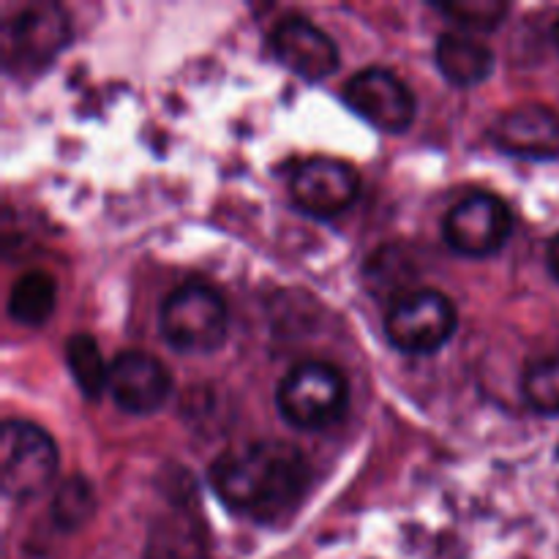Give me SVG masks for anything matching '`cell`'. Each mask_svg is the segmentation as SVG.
Instances as JSON below:
<instances>
[{
    "label": "cell",
    "instance_id": "obj_1",
    "mask_svg": "<svg viewBox=\"0 0 559 559\" xmlns=\"http://www.w3.org/2000/svg\"><path fill=\"white\" fill-rule=\"evenodd\" d=\"M207 480L229 511L260 524L287 519L311 484L306 453L287 440H254L229 448L207 467Z\"/></svg>",
    "mask_w": 559,
    "mask_h": 559
},
{
    "label": "cell",
    "instance_id": "obj_2",
    "mask_svg": "<svg viewBox=\"0 0 559 559\" xmlns=\"http://www.w3.org/2000/svg\"><path fill=\"white\" fill-rule=\"evenodd\" d=\"M71 41V20L58 3H9L0 22V60L5 74H41Z\"/></svg>",
    "mask_w": 559,
    "mask_h": 559
},
{
    "label": "cell",
    "instance_id": "obj_3",
    "mask_svg": "<svg viewBox=\"0 0 559 559\" xmlns=\"http://www.w3.org/2000/svg\"><path fill=\"white\" fill-rule=\"evenodd\" d=\"M347 404V380L336 366L322 360H304L278 382V415L298 431H322L338 424Z\"/></svg>",
    "mask_w": 559,
    "mask_h": 559
},
{
    "label": "cell",
    "instance_id": "obj_4",
    "mask_svg": "<svg viewBox=\"0 0 559 559\" xmlns=\"http://www.w3.org/2000/svg\"><path fill=\"white\" fill-rule=\"evenodd\" d=\"M227 306L222 295L200 282L180 284L158 309V331L183 355H211L227 338Z\"/></svg>",
    "mask_w": 559,
    "mask_h": 559
},
{
    "label": "cell",
    "instance_id": "obj_5",
    "mask_svg": "<svg viewBox=\"0 0 559 559\" xmlns=\"http://www.w3.org/2000/svg\"><path fill=\"white\" fill-rule=\"evenodd\" d=\"M58 475V445L31 420H5L0 429V486L5 500L31 502Z\"/></svg>",
    "mask_w": 559,
    "mask_h": 559
},
{
    "label": "cell",
    "instance_id": "obj_6",
    "mask_svg": "<svg viewBox=\"0 0 559 559\" xmlns=\"http://www.w3.org/2000/svg\"><path fill=\"white\" fill-rule=\"evenodd\" d=\"M456 306L437 289H407L385 311V336L404 355H435L456 333Z\"/></svg>",
    "mask_w": 559,
    "mask_h": 559
},
{
    "label": "cell",
    "instance_id": "obj_7",
    "mask_svg": "<svg viewBox=\"0 0 559 559\" xmlns=\"http://www.w3.org/2000/svg\"><path fill=\"white\" fill-rule=\"evenodd\" d=\"M513 233V213L500 197L469 194L459 200L442 218V238L456 254L480 260L508 243Z\"/></svg>",
    "mask_w": 559,
    "mask_h": 559
},
{
    "label": "cell",
    "instance_id": "obj_8",
    "mask_svg": "<svg viewBox=\"0 0 559 559\" xmlns=\"http://www.w3.org/2000/svg\"><path fill=\"white\" fill-rule=\"evenodd\" d=\"M342 98L358 118H364L382 134H404L418 112L413 91L404 85V80L377 66L349 76Z\"/></svg>",
    "mask_w": 559,
    "mask_h": 559
},
{
    "label": "cell",
    "instance_id": "obj_9",
    "mask_svg": "<svg viewBox=\"0 0 559 559\" xmlns=\"http://www.w3.org/2000/svg\"><path fill=\"white\" fill-rule=\"evenodd\" d=\"M360 191V175L353 164L331 156H311L289 178V194L298 211L314 218H336L349 211Z\"/></svg>",
    "mask_w": 559,
    "mask_h": 559
},
{
    "label": "cell",
    "instance_id": "obj_10",
    "mask_svg": "<svg viewBox=\"0 0 559 559\" xmlns=\"http://www.w3.org/2000/svg\"><path fill=\"white\" fill-rule=\"evenodd\" d=\"M107 393L123 413L142 418L167 404L173 393V377L156 355L123 349L109 360Z\"/></svg>",
    "mask_w": 559,
    "mask_h": 559
},
{
    "label": "cell",
    "instance_id": "obj_11",
    "mask_svg": "<svg viewBox=\"0 0 559 559\" xmlns=\"http://www.w3.org/2000/svg\"><path fill=\"white\" fill-rule=\"evenodd\" d=\"M271 49L282 66L306 82H322L338 69V47L322 27L300 14H287L271 31Z\"/></svg>",
    "mask_w": 559,
    "mask_h": 559
},
{
    "label": "cell",
    "instance_id": "obj_12",
    "mask_svg": "<svg viewBox=\"0 0 559 559\" xmlns=\"http://www.w3.org/2000/svg\"><path fill=\"white\" fill-rule=\"evenodd\" d=\"M489 140L508 156L559 158V109L544 104L508 109L489 126Z\"/></svg>",
    "mask_w": 559,
    "mask_h": 559
},
{
    "label": "cell",
    "instance_id": "obj_13",
    "mask_svg": "<svg viewBox=\"0 0 559 559\" xmlns=\"http://www.w3.org/2000/svg\"><path fill=\"white\" fill-rule=\"evenodd\" d=\"M435 60L440 74L456 87L480 85L495 71V52L484 41L459 31H445L437 38Z\"/></svg>",
    "mask_w": 559,
    "mask_h": 559
},
{
    "label": "cell",
    "instance_id": "obj_14",
    "mask_svg": "<svg viewBox=\"0 0 559 559\" xmlns=\"http://www.w3.org/2000/svg\"><path fill=\"white\" fill-rule=\"evenodd\" d=\"M58 304V287L47 271H27L9 295V314L16 325L41 328Z\"/></svg>",
    "mask_w": 559,
    "mask_h": 559
},
{
    "label": "cell",
    "instance_id": "obj_15",
    "mask_svg": "<svg viewBox=\"0 0 559 559\" xmlns=\"http://www.w3.org/2000/svg\"><path fill=\"white\" fill-rule=\"evenodd\" d=\"M66 366L71 371V380L80 388V393L91 402L102 399L107 393L109 380V366L104 364V355L98 349V342L91 333H74L66 342Z\"/></svg>",
    "mask_w": 559,
    "mask_h": 559
},
{
    "label": "cell",
    "instance_id": "obj_16",
    "mask_svg": "<svg viewBox=\"0 0 559 559\" xmlns=\"http://www.w3.org/2000/svg\"><path fill=\"white\" fill-rule=\"evenodd\" d=\"M55 527L60 533H76L96 516V489L82 475H69L55 489L52 506H49Z\"/></svg>",
    "mask_w": 559,
    "mask_h": 559
},
{
    "label": "cell",
    "instance_id": "obj_17",
    "mask_svg": "<svg viewBox=\"0 0 559 559\" xmlns=\"http://www.w3.org/2000/svg\"><path fill=\"white\" fill-rule=\"evenodd\" d=\"M522 393L535 413L559 415V353L540 355L524 366Z\"/></svg>",
    "mask_w": 559,
    "mask_h": 559
},
{
    "label": "cell",
    "instance_id": "obj_18",
    "mask_svg": "<svg viewBox=\"0 0 559 559\" xmlns=\"http://www.w3.org/2000/svg\"><path fill=\"white\" fill-rule=\"evenodd\" d=\"M435 9L464 31L489 33L502 25L511 5L502 0H451V3H435Z\"/></svg>",
    "mask_w": 559,
    "mask_h": 559
},
{
    "label": "cell",
    "instance_id": "obj_19",
    "mask_svg": "<svg viewBox=\"0 0 559 559\" xmlns=\"http://www.w3.org/2000/svg\"><path fill=\"white\" fill-rule=\"evenodd\" d=\"M546 265H549V273L555 276V282L559 284V233L551 238L549 251H546Z\"/></svg>",
    "mask_w": 559,
    "mask_h": 559
},
{
    "label": "cell",
    "instance_id": "obj_20",
    "mask_svg": "<svg viewBox=\"0 0 559 559\" xmlns=\"http://www.w3.org/2000/svg\"><path fill=\"white\" fill-rule=\"evenodd\" d=\"M555 44H557V49H559V16H557V22H555Z\"/></svg>",
    "mask_w": 559,
    "mask_h": 559
}]
</instances>
